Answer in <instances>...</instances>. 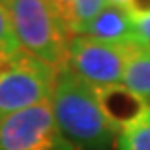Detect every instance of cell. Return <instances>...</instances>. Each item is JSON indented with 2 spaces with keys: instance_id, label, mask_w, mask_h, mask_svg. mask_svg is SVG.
<instances>
[{
  "instance_id": "1",
  "label": "cell",
  "mask_w": 150,
  "mask_h": 150,
  "mask_svg": "<svg viewBox=\"0 0 150 150\" xmlns=\"http://www.w3.org/2000/svg\"><path fill=\"white\" fill-rule=\"evenodd\" d=\"M61 134L76 150H109L117 131L105 119L96 88L82 82L67 67L59 68L51 100Z\"/></svg>"
},
{
  "instance_id": "2",
  "label": "cell",
  "mask_w": 150,
  "mask_h": 150,
  "mask_svg": "<svg viewBox=\"0 0 150 150\" xmlns=\"http://www.w3.org/2000/svg\"><path fill=\"white\" fill-rule=\"evenodd\" d=\"M10 16L22 51L55 67H64L70 33L55 14L49 0H0Z\"/></svg>"
},
{
  "instance_id": "3",
  "label": "cell",
  "mask_w": 150,
  "mask_h": 150,
  "mask_svg": "<svg viewBox=\"0 0 150 150\" xmlns=\"http://www.w3.org/2000/svg\"><path fill=\"white\" fill-rule=\"evenodd\" d=\"M57 72L55 67L25 51L0 67V121L29 107L51 103Z\"/></svg>"
},
{
  "instance_id": "4",
  "label": "cell",
  "mask_w": 150,
  "mask_h": 150,
  "mask_svg": "<svg viewBox=\"0 0 150 150\" xmlns=\"http://www.w3.org/2000/svg\"><path fill=\"white\" fill-rule=\"evenodd\" d=\"M137 45H109L86 35H74L68 43L64 67L96 90L123 82Z\"/></svg>"
},
{
  "instance_id": "5",
  "label": "cell",
  "mask_w": 150,
  "mask_h": 150,
  "mask_svg": "<svg viewBox=\"0 0 150 150\" xmlns=\"http://www.w3.org/2000/svg\"><path fill=\"white\" fill-rule=\"evenodd\" d=\"M0 150H76L61 134L51 103L29 107L0 121Z\"/></svg>"
},
{
  "instance_id": "6",
  "label": "cell",
  "mask_w": 150,
  "mask_h": 150,
  "mask_svg": "<svg viewBox=\"0 0 150 150\" xmlns=\"http://www.w3.org/2000/svg\"><path fill=\"white\" fill-rule=\"evenodd\" d=\"M78 35H86L109 45H137L140 43L134 29V20L129 10L107 4Z\"/></svg>"
},
{
  "instance_id": "7",
  "label": "cell",
  "mask_w": 150,
  "mask_h": 150,
  "mask_svg": "<svg viewBox=\"0 0 150 150\" xmlns=\"http://www.w3.org/2000/svg\"><path fill=\"white\" fill-rule=\"evenodd\" d=\"M98 92V101L105 119L111 123V127L117 133L137 121L142 113L148 109V101L144 98H140L139 94H134L133 90H129L127 86H107V88L96 90Z\"/></svg>"
},
{
  "instance_id": "8",
  "label": "cell",
  "mask_w": 150,
  "mask_h": 150,
  "mask_svg": "<svg viewBox=\"0 0 150 150\" xmlns=\"http://www.w3.org/2000/svg\"><path fill=\"white\" fill-rule=\"evenodd\" d=\"M123 86L133 90L140 98L150 100V45L140 43L134 49L125 70Z\"/></svg>"
},
{
  "instance_id": "9",
  "label": "cell",
  "mask_w": 150,
  "mask_h": 150,
  "mask_svg": "<svg viewBox=\"0 0 150 150\" xmlns=\"http://www.w3.org/2000/svg\"><path fill=\"white\" fill-rule=\"evenodd\" d=\"M119 150H150V107L142 115L117 133Z\"/></svg>"
},
{
  "instance_id": "10",
  "label": "cell",
  "mask_w": 150,
  "mask_h": 150,
  "mask_svg": "<svg viewBox=\"0 0 150 150\" xmlns=\"http://www.w3.org/2000/svg\"><path fill=\"white\" fill-rule=\"evenodd\" d=\"M20 53H22V47H20L18 37L14 33L10 16H8L6 8L0 2V67H4L6 62H10Z\"/></svg>"
},
{
  "instance_id": "11",
  "label": "cell",
  "mask_w": 150,
  "mask_h": 150,
  "mask_svg": "<svg viewBox=\"0 0 150 150\" xmlns=\"http://www.w3.org/2000/svg\"><path fill=\"white\" fill-rule=\"evenodd\" d=\"M107 6V0H76L74 4V25L72 37L78 35L103 8Z\"/></svg>"
},
{
  "instance_id": "12",
  "label": "cell",
  "mask_w": 150,
  "mask_h": 150,
  "mask_svg": "<svg viewBox=\"0 0 150 150\" xmlns=\"http://www.w3.org/2000/svg\"><path fill=\"white\" fill-rule=\"evenodd\" d=\"M55 14L62 22V25L67 28V31L72 37V25H74V4L76 0H49Z\"/></svg>"
},
{
  "instance_id": "13",
  "label": "cell",
  "mask_w": 150,
  "mask_h": 150,
  "mask_svg": "<svg viewBox=\"0 0 150 150\" xmlns=\"http://www.w3.org/2000/svg\"><path fill=\"white\" fill-rule=\"evenodd\" d=\"M129 14L133 16V20H140V18L150 16V0H131Z\"/></svg>"
},
{
  "instance_id": "14",
  "label": "cell",
  "mask_w": 150,
  "mask_h": 150,
  "mask_svg": "<svg viewBox=\"0 0 150 150\" xmlns=\"http://www.w3.org/2000/svg\"><path fill=\"white\" fill-rule=\"evenodd\" d=\"M134 29H137V37L140 43L150 45V16L134 20Z\"/></svg>"
},
{
  "instance_id": "15",
  "label": "cell",
  "mask_w": 150,
  "mask_h": 150,
  "mask_svg": "<svg viewBox=\"0 0 150 150\" xmlns=\"http://www.w3.org/2000/svg\"><path fill=\"white\" fill-rule=\"evenodd\" d=\"M107 4L119 6V8H125V10H129V6H131V0H107Z\"/></svg>"
}]
</instances>
